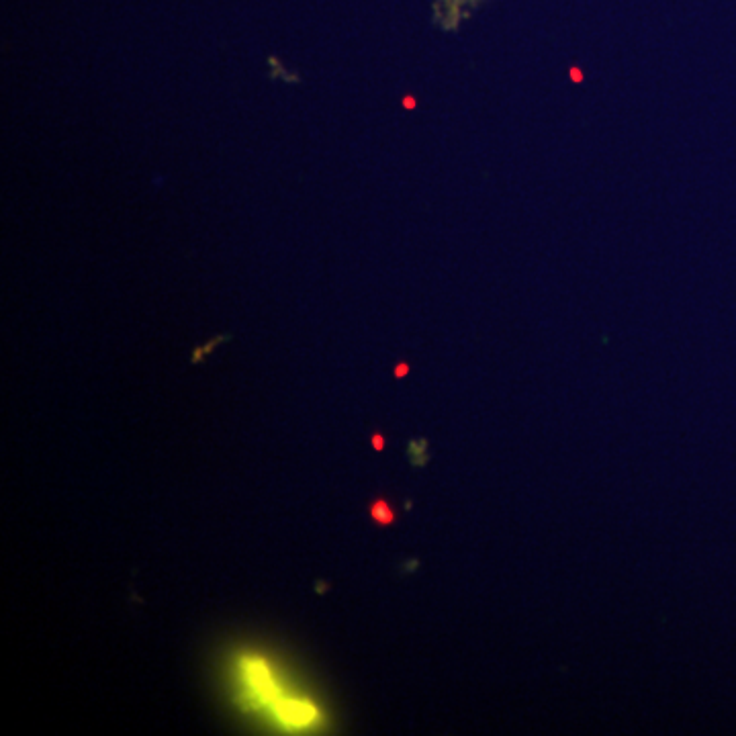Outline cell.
Returning a JSON list of instances; mask_svg holds the SVG:
<instances>
[{"instance_id": "cell-3", "label": "cell", "mask_w": 736, "mask_h": 736, "mask_svg": "<svg viewBox=\"0 0 736 736\" xmlns=\"http://www.w3.org/2000/svg\"><path fill=\"white\" fill-rule=\"evenodd\" d=\"M373 444H375V448H377V450H383V448H385V440H383V436H381V434H375V436H373Z\"/></svg>"}, {"instance_id": "cell-4", "label": "cell", "mask_w": 736, "mask_h": 736, "mask_svg": "<svg viewBox=\"0 0 736 736\" xmlns=\"http://www.w3.org/2000/svg\"><path fill=\"white\" fill-rule=\"evenodd\" d=\"M395 375H397V377L407 375V364H399V366H397V371H395Z\"/></svg>"}, {"instance_id": "cell-1", "label": "cell", "mask_w": 736, "mask_h": 736, "mask_svg": "<svg viewBox=\"0 0 736 736\" xmlns=\"http://www.w3.org/2000/svg\"><path fill=\"white\" fill-rule=\"evenodd\" d=\"M272 706H274L276 716L283 720V724L293 726V728H303L317 718V710L311 704L301 702V700L279 698Z\"/></svg>"}, {"instance_id": "cell-2", "label": "cell", "mask_w": 736, "mask_h": 736, "mask_svg": "<svg viewBox=\"0 0 736 736\" xmlns=\"http://www.w3.org/2000/svg\"><path fill=\"white\" fill-rule=\"evenodd\" d=\"M371 516L379 522V524H391L393 520H395V516H393V512H391V508H389V505H387V501H377L375 505H373V508H371Z\"/></svg>"}]
</instances>
